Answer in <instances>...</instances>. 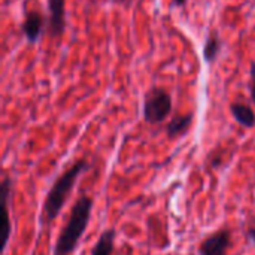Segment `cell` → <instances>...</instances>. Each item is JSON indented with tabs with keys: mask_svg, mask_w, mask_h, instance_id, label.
Returning <instances> with one entry per match:
<instances>
[{
	"mask_svg": "<svg viewBox=\"0 0 255 255\" xmlns=\"http://www.w3.org/2000/svg\"><path fill=\"white\" fill-rule=\"evenodd\" d=\"M115 230L114 229H108L105 230L97 242L94 244L93 250H91V255H114V250H115Z\"/></svg>",
	"mask_w": 255,
	"mask_h": 255,
	"instance_id": "11",
	"label": "cell"
},
{
	"mask_svg": "<svg viewBox=\"0 0 255 255\" xmlns=\"http://www.w3.org/2000/svg\"><path fill=\"white\" fill-rule=\"evenodd\" d=\"M173 102L170 93L163 87H151L143 99V120L148 124H160L172 114Z\"/></svg>",
	"mask_w": 255,
	"mask_h": 255,
	"instance_id": "3",
	"label": "cell"
},
{
	"mask_svg": "<svg viewBox=\"0 0 255 255\" xmlns=\"http://www.w3.org/2000/svg\"><path fill=\"white\" fill-rule=\"evenodd\" d=\"M230 112L233 115V118L247 128H251L255 126V112L254 109L247 105V103H241V102H233L230 105Z\"/></svg>",
	"mask_w": 255,
	"mask_h": 255,
	"instance_id": "10",
	"label": "cell"
},
{
	"mask_svg": "<svg viewBox=\"0 0 255 255\" xmlns=\"http://www.w3.org/2000/svg\"><path fill=\"white\" fill-rule=\"evenodd\" d=\"M90 169V163L87 160H78L76 163H73L70 167H67L52 184V187L49 188L45 202H43V215L46 218V221H54L61 209L64 208L66 202L69 200V196L78 181V178Z\"/></svg>",
	"mask_w": 255,
	"mask_h": 255,
	"instance_id": "2",
	"label": "cell"
},
{
	"mask_svg": "<svg viewBox=\"0 0 255 255\" xmlns=\"http://www.w3.org/2000/svg\"><path fill=\"white\" fill-rule=\"evenodd\" d=\"M94 200L88 196H81L72 206L67 223L61 229L55 247L54 255H70L78 247L81 238L84 236L93 211Z\"/></svg>",
	"mask_w": 255,
	"mask_h": 255,
	"instance_id": "1",
	"label": "cell"
},
{
	"mask_svg": "<svg viewBox=\"0 0 255 255\" xmlns=\"http://www.w3.org/2000/svg\"><path fill=\"white\" fill-rule=\"evenodd\" d=\"M10 197H12V179L9 176L3 178L1 182V199H3V209H4V239H3V245H1V254L4 253L9 239H10V233H12V221L9 217V205H10Z\"/></svg>",
	"mask_w": 255,
	"mask_h": 255,
	"instance_id": "7",
	"label": "cell"
},
{
	"mask_svg": "<svg viewBox=\"0 0 255 255\" xmlns=\"http://www.w3.org/2000/svg\"><path fill=\"white\" fill-rule=\"evenodd\" d=\"M223 46H224V40L220 36L218 30H211L208 33L205 45H203V60H205V63H208V64L214 63L218 58V55L221 54Z\"/></svg>",
	"mask_w": 255,
	"mask_h": 255,
	"instance_id": "8",
	"label": "cell"
},
{
	"mask_svg": "<svg viewBox=\"0 0 255 255\" xmlns=\"http://www.w3.org/2000/svg\"><path fill=\"white\" fill-rule=\"evenodd\" d=\"M250 73H251V84H250V90H251V99L255 105V61L251 63V69H250Z\"/></svg>",
	"mask_w": 255,
	"mask_h": 255,
	"instance_id": "13",
	"label": "cell"
},
{
	"mask_svg": "<svg viewBox=\"0 0 255 255\" xmlns=\"http://www.w3.org/2000/svg\"><path fill=\"white\" fill-rule=\"evenodd\" d=\"M245 236H247L248 242L255 244V220L248 223V226H247V229H245Z\"/></svg>",
	"mask_w": 255,
	"mask_h": 255,
	"instance_id": "12",
	"label": "cell"
},
{
	"mask_svg": "<svg viewBox=\"0 0 255 255\" xmlns=\"http://www.w3.org/2000/svg\"><path fill=\"white\" fill-rule=\"evenodd\" d=\"M187 1H188V0H172V4L176 6V7H182V6L187 4Z\"/></svg>",
	"mask_w": 255,
	"mask_h": 255,
	"instance_id": "14",
	"label": "cell"
},
{
	"mask_svg": "<svg viewBox=\"0 0 255 255\" xmlns=\"http://www.w3.org/2000/svg\"><path fill=\"white\" fill-rule=\"evenodd\" d=\"M115 3H127V1H131V0H112Z\"/></svg>",
	"mask_w": 255,
	"mask_h": 255,
	"instance_id": "15",
	"label": "cell"
},
{
	"mask_svg": "<svg viewBox=\"0 0 255 255\" xmlns=\"http://www.w3.org/2000/svg\"><path fill=\"white\" fill-rule=\"evenodd\" d=\"M22 33L30 43H36L40 36L45 33L46 28V16L39 9H31L25 12L24 21H22Z\"/></svg>",
	"mask_w": 255,
	"mask_h": 255,
	"instance_id": "5",
	"label": "cell"
},
{
	"mask_svg": "<svg viewBox=\"0 0 255 255\" xmlns=\"http://www.w3.org/2000/svg\"><path fill=\"white\" fill-rule=\"evenodd\" d=\"M193 121H194V114H185V115H176V117H173L167 123V127H166L167 136L170 139H173V137H178V136L185 134L190 130V127L193 126Z\"/></svg>",
	"mask_w": 255,
	"mask_h": 255,
	"instance_id": "9",
	"label": "cell"
},
{
	"mask_svg": "<svg viewBox=\"0 0 255 255\" xmlns=\"http://www.w3.org/2000/svg\"><path fill=\"white\" fill-rule=\"evenodd\" d=\"M233 244V235L232 230L224 227L217 230L214 235L202 241L199 245V255H227Z\"/></svg>",
	"mask_w": 255,
	"mask_h": 255,
	"instance_id": "4",
	"label": "cell"
},
{
	"mask_svg": "<svg viewBox=\"0 0 255 255\" xmlns=\"http://www.w3.org/2000/svg\"><path fill=\"white\" fill-rule=\"evenodd\" d=\"M48 33L61 37L66 30V0H48Z\"/></svg>",
	"mask_w": 255,
	"mask_h": 255,
	"instance_id": "6",
	"label": "cell"
}]
</instances>
